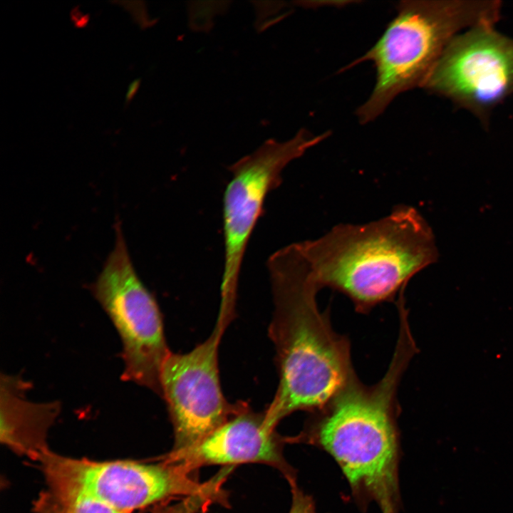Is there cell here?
<instances>
[{"label":"cell","mask_w":513,"mask_h":513,"mask_svg":"<svg viewBox=\"0 0 513 513\" xmlns=\"http://www.w3.org/2000/svg\"><path fill=\"white\" fill-rule=\"evenodd\" d=\"M202 509V505L199 500L193 497L185 498L182 502L176 507L167 508L165 510H160L158 513H195Z\"/></svg>","instance_id":"obj_14"},{"label":"cell","mask_w":513,"mask_h":513,"mask_svg":"<svg viewBox=\"0 0 513 513\" xmlns=\"http://www.w3.org/2000/svg\"><path fill=\"white\" fill-rule=\"evenodd\" d=\"M497 1H403L376 43L347 68L373 62L375 83L357 110L361 123L378 118L399 94L423 86L457 32L483 22L494 23Z\"/></svg>","instance_id":"obj_4"},{"label":"cell","mask_w":513,"mask_h":513,"mask_svg":"<svg viewBox=\"0 0 513 513\" xmlns=\"http://www.w3.org/2000/svg\"><path fill=\"white\" fill-rule=\"evenodd\" d=\"M115 242L90 290L108 314L123 344L122 379L147 388L162 397L160 376L171 353L157 303L136 273L121 224Z\"/></svg>","instance_id":"obj_6"},{"label":"cell","mask_w":513,"mask_h":513,"mask_svg":"<svg viewBox=\"0 0 513 513\" xmlns=\"http://www.w3.org/2000/svg\"><path fill=\"white\" fill-rule=\"evenodd\" d=\"M329 135L330 132H326L314 135L301 129L284 142L269 139L229 167L232 177L223 197L224 253L221 294L237 296L248 242L266 195L281 183L283 170Z\"/></svg>","instance_id":"obj_8"},{"label":"cell","mask_w":513,"mask_h":513,"mask_svg":"<svg viewBox=\"0 0 513 513\" xmlns=\"http://www.w3.org/2000/svg\"><path fill=\"white\" fill-rule=\"evenodd\" d=\"M141 79L140 78L135 79L133 82H131L128 88L127 93L125 95V103L128 105L130 101L133 98L134 95L137 93L140 84Z\"/></svg>","instance_id":"obj_15"},{"label":"cell","mask_w":513,"mask_h":513,"mask_svg":"<svg viewBox=\"0 0 513 513\" xmlns=\"http://www.w3.org/2000/svg\"><path fill=\"white\" fill-rule=\"evenodd\" d=\"M412 356L395 349L383 378L372 385L354 373L297 439L327 451L352 489L375 499L383 513H395L398 498L397 393Z\"/></svg>","instance_id":"obj_3"},{"label":"cell","mask_w":513,"mask_h":513,"mask_svg":"<svg viewBox=\"0 0 513 513\" xmlns=\"http://www.w3.org/2000/svg\"><path fill=\"white\" fill-rule=\"evenodd\" d=\"M33 510L35 513H131L84 494L48 487L34 501Z\"/></svg>","instance_id":"obj_12"},{"label":"cell","mask_w":513,"mask_h":513,"mask_svg":"<svg viewBox=\"0 0 513 513\" xmlns=\"http://www.w3.org/2000/svg\"><path fill=\"white\" fill-rule=\"evenodd\" d=\"M284 440L266 423L264 413H255L247 406L199 442L171 451L161 460L181 465L191 473L210 465L264 463L277 468L292 483L291 470L282 455Z\"/></svg>","instance_id":"obj_10"},{"label":"cell","mask_w":513,"mask_h":513,"mask_svg":"<svg viewBox=\"0 0 513 513\" xmlns=\"http://www.w3.org/2000/svg\"><path fill=\"white\" fill-rule=\"evenodd\" d=\"M37 462L48 488L84 494L131 513L172 497L216 493L223 483L219 475L200 483L182 466L162 460L94 461L48 450Z\"/></svg>","instance_id":"obj_5"},{"label":"cell","mask_w":513,"mask_h":513,"mask_svg":"<svg viewBox=\"0 0 513 513\" xmlns=\"http://www.w3.org/2000/svg\"><path fill=\"white\" fill-rule=\"evenodd\" d=\"M296 244L318 288L343 294L360 314L394 301L438 258L431 227L405 204L378 220L338 224L317 239Z\"/></svg>","instance_id":"obj_2"},{"label":"cell","mask_w":513,"mask_h":513,"mask_svg":"<svg viewBox=\"0 0 513 513\" xmlns=\"http://www.w3.org/2000/svg\"><path fill=\"white\" fill-rule=\"evenodd\" d=\"M493 24L453 37L423 86L481 117L513 92V39Z\"/></svg>","instance_id":"obj_9"},{"label":"cell","mask_w":513,"mask_h":513,"mask_svg":"<svg viewBox=\"0 0 513 513\" xmlns=\"http://www.w3.org/2000/svg\"><path fill=\"white\" fill-rule=\"evenodd\" d=\"M234 309L221 304L208 338L187 353H171L164 363L160 383L174 430L172 451L192 447L247 407L229 403L219 383V344Z\"/></svg>","instance_id":"obj_7"},{"label":"cell","mask_w":513,"mask_h":513,"mask_svg":"<svg viewBox=\"0 0 513 513\" xmlns=\"http://www.w3.org/2000/svg\"><path fill=\"white\" fill-rule=\"evenodd\" d=\"M30 388V383L21 376L1 375L0 439L14 452L37 461L49 450L47 434L60 413L61 404L28 400L26 393Z\"/></svg>","instance_id":"obj_11"},{"label":"cell","mask_w":513,"mask_h":513,"mask_svg":"<svg viewBox=\"0 0 513 513\" xmlns=\"http://www.w3.org/2000/svg\"><path fill=\"white\" fill-rule=\"evenodd\" d=\"M292 502L289 513H316L312 499L291 484Z\"/></svg>","instance_id":"obj_13"},{"label":"cell","mask_w":513,"mask_h":513,"mask_svg":"<svg viewBox=\"0 0 513 513\" xmlns=\"http://www.w3.org/2000/svg\"><path fill=\"white\" fill-rule=\"evenodd\" d=\"M267 264L274 306L269 333L279 380L264 416L275 428L295 411L321 409L355 372L349 340L333 330L329 314L318 307L320 289L296 243L274 252Z\"/></svg>","instance_id":"obj_1"}]
</instances>
